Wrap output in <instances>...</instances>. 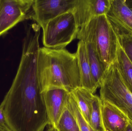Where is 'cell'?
I'll use <instances>...</instances> for the list:
<instances>
[{"instance_id": "5b68a950", "label": "cell", "mask_w": 132, "mask_h": 131, "mask_svg": "<svg viewBox=\"0 0 132 131\" xmlns=\"http://www.w3.org/2000/svg\"><path fill=\"white\" fill-rule=\"evenodd\" d=\"M80 30L73 11L50 21L43 30V43L45 47L62 49L77 37Z\"/></svg>"}, {"instance_id": "603a6c76", "label": "cell", "mask_w": 132, "mask_h": 131, "mask_svg": "<svg viewBox=\"0 0 132 131\" xmlns=\"http://www.w3.org/2000/svg\"><path fill=\"white\" fill-rule=\"evenodd\" d=\"M49 128H48V130L46 131H56L55 128L51 126H49Z\"/></svg>"}, {"instance_id": "44dd1931", "label": "cell", "mask_w": 132, "mask_h": 131, "mask_svg": "<svg viewBox=\"0 0 132 131\" xmlns=\"http://www.w3.org/2000/svg\"><path fill=\"white\" fill-rule=\"evenodd\" d=\"M0 131H13L9 126H0Z\"/></svg>"}, {"instance_id": "ba28073f", "label": "cell", "mask_w": 132, "mask_h": 131, "mask_svg": "<svg viewBox=\"0 0 132 131\" xmlns=\"http://www.w3.org/2000/svg\"><path fill=\"white\" fill-rule=\"evenodd\" d=\"M70 92L64 88L54 87L42 92L49 126L55 127L67 102Z\"/></svg>"}, {"instance_id": "d6986e66", "label": "cell", "mask_w": 132, "mask_h": 131, "mask_svg": "<svg viewBox=\"0 0 132 131\" xmlns=\"http://www.w3.org/2000/svg\"><path fill=\"white\" fill-rule=\"evenodd\" d=\"M117 31L120 45L132 62V35Z\"/></svg>"}, {"instance_id": "9c48e42d", "label": "cell", "mask_w": 132, "mask_h": 131, "mask_svg": "<svg viewBox=\"0 0 132 131\" xmlns=\"http://www.w3.org/2000/svg\"><path fill=\"white\" fill-rule=\"evenodd\" d=\"M111 7V0H76L73 12L79 28L92 18L106 15Z\"/></svg>"}, {"instance_id": "4fadbf2b", "label": "cell", "mask_w": 132, "mask_h": 131, "mask_svg": "<svg viewBox=\"0 0 132 131\" xmlns=\"http://www.w3.org/2000/svg\"><path fill=\"white\" fill-rule=\"evenodd\" d=\"M83 41L85 44L93 79L98 87H100L106 69L101 61L93 44L88 41Z\"/></svg>"}, {"instance_id": "3957f363", "label": "cell", "mask_w": 132, "mask_h": 131, "mask_svg": "<svg viewBox=\"0 0 132 131\" xmlns=\"http://www.w3.org/2000/svg\"><path fill=\"white\" fill-rule=\"evenodd\" d=\"M77 38L93 44L105 69L115 61L119 45L118 35L107 15L91 18L80 28Z\"/></svg>"}, {"instance_id": "ffe728a7", "label": "cell", "mask_w": 132, "mask_h": 131, "mask_svg": "<svg viewBox=\"0 0 132 131\" xmlns=\"http://www.w3.org/2000/svg\"><path fill=\"white\" fill-rule=\"evenodd\" d=\"M4 102L3 100L0 105V126H8L4 114Z\"/></svg>"}, {"instance_id": "8fae6325", "label": "cell", "mask_w": 132, "mask_h": 131, "mask_svg": "<svg viewBox=\"0 0 132 131\" xmlns=\"http://www.w3.org/2000/svg\"><path fill=\"white\" fill-rule=\"evenodd\" d=\"M102 102L104 131H127L131 123L125 115L110 103Z\"/></svg>"}, {"instance_id": "6da1fadb", "label": "cell", "mask_w": 132, "mask_h": 131, "mask_svg": "<svg viewBox=\"0 0 132 131\" xmlns=\"http://www.w3.org/2000/svg\"><path fill=\"white\" fill-rule=\"evenodd\" d=\"M39 42L24 40L19 66L3 101L7 124L13 131H43L49 124L39 81Z\"/></svg>"}, {"instance_id": "7c38bea8", "label": "cell", "mask_w": 132, "mask_h": 131, "mask_svg": "<svg viewBox=\"0 0 132 131\" xmlns=\"http://www.w3.org/2000/svg\"><path fill=\"white\" fill-rule=\"evenodd\" d=\"M76 53L80 74L81 87L94 94L98 87L92 77L85 44L83 41H79L78 42Z\"/></svg>"}, {"instance_id": "e0dca14e", "label": "cell", "mask_w": 132, "mask_h": 131, "mask_svg": "<svg viewBox=\"0 0 132 131\" xmlns=\"http://www.w3.org/2000/svg\"><path fill=\"white\" fill-rule=\"evenodd\" d=\"M102 102L100 97L95 95L90 116V125L95 131H104L102 117Z\"/></svg>"}, {"instance_id": "cb8c5ba5", "label": "cell", "mask_w": 132, "mask_h": 131, "mask_svg": "<svg viewBox=\"0 0 132 131\" xmlns=\"http://www.w3.org/2000/svg\"><path fill=\"white\" fill-rule=\"evenodd\" d=\"M127 131H132V125L130 124L129 127Z\"/></svg>"}, {"instance_id": "5bb4252c", "label": "cell", "mask_w": 132, "mask_h": 131, "mask_svg": "<svg viewBox=\"0 0 132 131\" xmlns=\"http://www.w3.org/2000/svg\"><path fill=\"white\" fill-rule=\"evenodd\" d=\"M85 120L90 125V116L94 95L90 91L80 87L71 92Z\"/></svg>"}, {"instance_id": "7402d4cb", "label": "cell", "mask_w": 132, "mask_h": 131, "mask_svg": "<svg viewBox=\"0 0 132 131\" xmlns=\"http://www.w3.org/2000/svg\"><path fill=\"white\" fill-rule=\"evenodd\" d=\"M126 2L128 6L132 10V0H126Z\"/></svg>"}, {"instance_id": "30bf717a", "label": "cell", "mask_w": 132, "mask_h": 131, "mask_svg": "<svg viewBox=\"0 0 132 131\" xmlns=\"http://www.w3.org/2000/svg\"><path fill=\"white\" fill-rule=\"evenodd\" d=\"M106 15L119 31L132 35V10L126 0H111Z\"/></svg>"}, {"instance_id": "9a60e30c", "label": "cell", "mask_w": 132, "mask_h": 131, "mask_svg": "<svg viewBox=\"0 0 132 131\" xmlns=\"http://www.w3.org/2000/svg\"><path fill=\"white\" fill-rule=\"evenodd\" d=\"M115 62L125 84L132 93V62L125 53L119 42Z\"/></svg>"}, {"instance_id": "7a4b0ae2", "label": "cell", "mask_w": 132, "mask_h": 131, "mask_svg": "<svg viewBox=\"0 0 132 131\" xmlns=\"http://www.w3.org/2000/svg\"><path fill=\"white\" fill-rule=\"evenodd\" d=\"M38 71L42 93L52 88H61L71 92L81 87L76 53L72 54L64 49L40 48Z\"/></svg>"}, {"instance_id": "52a82bcc", "label": "cell", "mask_w": 132, "mask_h": 131, "mask_svg": "<svg viewBox=\"0 0 132 131\" xmlns=\"http://www.w3.org/2000/svg\"><path fill=\"white\" fill-rule=\"evenodd\" d=\"M76 0H35L30 18L44 30L48 23L58 16L73 11Z\"/></svg>"}, {"instance_id": "8992f818", "label": "cell", "mask_w": 132, "mask_h": 131, "mask_svg": "<svg viewBox=\"0 0 132 131\" xmlns=\"http://www.w3.org/2000/svg\"><path fill=\"white\" fill-rule=\"evenodd\" d=\"M34 0H0V36L30 18Z\"/></svg>"}, {"instance_id": "ac0fdd59", "label": "cell", "mask_w": 132, "mask_h": 131, "mask_svg": "<svg viewBox=\"0 0 132 131\" xmlns=\"http://www.w3.org/2000/svg\"><path fill=\"white\" fill-rule=\"evenodd\" d=\"M68 106L77 122L80 131H95L85 120L82 116L76 101L70 93L67 102Z\"/></svg>"}, {"instance_id": "277c9868", "label": "cell", "mask_w": 132, "mask_h": 131, "mask_svg": "<svg viewBox=\"0 0 132 131\" xmlns=\"http://www.w3.org/2000/svg\"><path fill=\"white\" fill-rule=\"evenodd\" d=\"M100 88L101 100L121 111L132 125V93L125 84L115 61L105 70Z\"/></svg>"}, {"instance_id": "2e32d148", "label": "cell", "mask_w": 132, "mask_h": 131, "mask_svg": "<svg viewBox=\"0 0 132 131\" xmlns=\"http://www.w3.org/2000/svg\"><path fill=\"white\" fill-rule=\"evenodd\" d=\"M55 128L56 131H80L77 120L67 103Z\"/></svg>"}]
</instances>
